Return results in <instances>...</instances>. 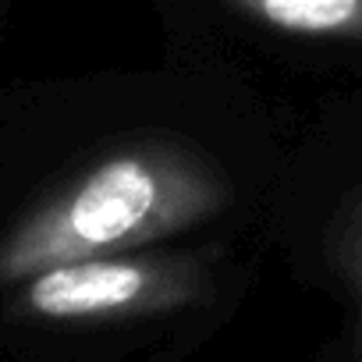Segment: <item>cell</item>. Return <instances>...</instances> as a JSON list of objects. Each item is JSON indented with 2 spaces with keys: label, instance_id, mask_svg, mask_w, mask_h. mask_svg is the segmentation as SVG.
Instances as JSON below:
<instances>
[{
  "label": "cell",
  "instance_id": "277c9868",
  "mask_svg": "<svg viewBox=\"0 0 362 362\" xmlns=\"http://www.w3.org/2000/svg\"><path fill=\"white\" fill-rule=\"evenodd\" d=\"M327 256H330L334 274L341 277V284L351 298L355 330L362 341V181L348 192V199L334 214V224L327 235Z\"/></svg>",
  "mask_w": 362,
  "mask_h": 362
},
{
  "label": "cell",
  "instance_id": "6da1fadb",
  "mask_svg": "<svg viewBox=\"0 0 362 362\" xmlns=\"http://www.w3.org/2000/svg\"><path fill=\"white\" fill-rule=\"evenodd\" d=\"M235 206L231 174L181 139H132L0 235V288L71 259L160 245Z\"/></svg>",
  "mask_w": 362,
  "mask_h": 362
},
{
  "label": "cell",
  "instance_id": "3957f363",
  "mask_svg": "<svg viewBox=\"0 0 362 362\" xmlns=\"http://www.w3.org/2000/svg\"><path fill=\"white\" fill-rule=\"evenodd\" d=\"M217 4L270 33L362 43V0H217Z\"/></svg>",
  "mask_w": 362,
  "mask_h": 362
},
{
  "label": "cell",
  "instance_id": "7a4b0ae2",
  "mask_svg": "<svg viewBox=\"0 0 362 362\" xmlns=\"http://www.w3.org/2000/svg\"><path fill=\"white\" fill-rule=\"evenodd\" d=\"M11 309L43 323H124L196 305L210 288V263L196 252H110L47 267L15 284Z\"/></svg>",
  "mask_w": 362,
  "mask_h": 362
}]
</instances>
